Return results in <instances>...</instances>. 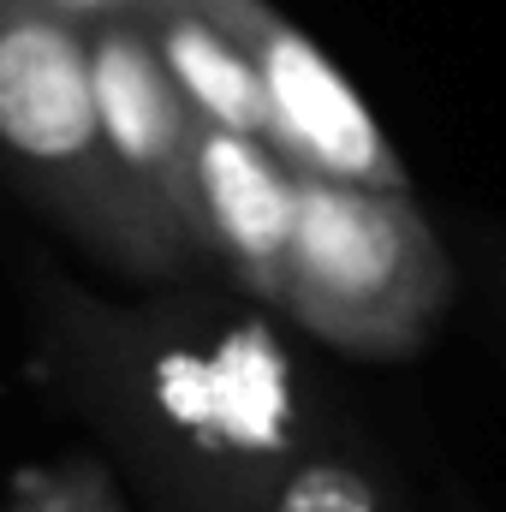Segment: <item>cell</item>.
<instances>
[{"label": "cell", "instance_id": "obj_1", "mask_svg": "<svg viewBox=\"0 0 506 512\" xmlns=\"http://www.w3.org/2000/svg\"><path fill=\"white\" fill-rule=\"evenodd\" d=\"M36 376L96 423L149 512H262L328 441L286 340L209 292L137 310L66 298L42 322Z\"/></svg>", "mask_w": 506, "mask_h": 512}, {"label": "cell", "instance_id": "obj_2", "mask_svg": "<svg viewBox=\"0 0 506 512\" xmlns=\"http://www.w3.org/2000/svg\"><path fill=\"white\" fill-rule=\"evenodd\" d=\"M0 137L18 173L108 262L143 280H185L203 256L155 227L108 161L90 30L54 0H6L0 18Z\"/></svg>", "mask_w": 506, "mask_h": 512}, {"label": "cell", "instance_id": "obj_3", "mask_svg": "<svg viewBox=\"0 0 506 512\" xmlns=\"http://www.w3.org/2000/svg\"><path fill=\"white\" fill-rule=\"evenodd\" d=\"M453 292V268L411 191H370L298 167V233L280 304L352 358H411Z\"/></svg>", "mask_w": 506, "mask_h": 512}, {"label": "cell", "instance_id": "obj_4", "mask_svg": "<svg viewBox=\"0 0 506 512\" xmlns=\"http://www.w3.org/2000/svg\"><path fill=\"white\" fill-rule=\"evenodd\" d=\"M96 60V102L108 131V161L137 209L167 227L185 251L203 256L197 233V114L173 84L155 30L143 18H102L90 30Z\"/></svg>", "mask_w": 506, "mask_h": 512}, {"label": "cell", "instance_id": "obj_5", "mask_svg": "<svg viewBox=\"0 0 506 512\" xmlns=\"http://www.w3.org/2000/svg\"><path fill=\"white\" fill-rule=\"evenodd\" d=\"M191 6H203L262 66L292 167L346 179V185H370V191H405V167H399L387 131L364 108V96L346 84V72H334V60L304 30L274 18L262 0H191Z\"/></svg>", "mask_w": 506, "mask_h": 512}, {"label": "cell", "instance_id": "obj_6", "mask_svg": "<svg viewBox=\"0 0 506 512\" xmlns=\"http://www.w3.org/2000/svg\"><path fill=\"white\" fill-rule=\"evenodd\" d=\"M197 233L203 251L227 262V274L280 304L292 233H298V167L239 131L197 120Z\"/></svg>", "mask_w": 506, "mask_h": 512}, {"label": "cell", "instance_id": "obj_7", "mask_svg": "<svg viewBox=\"0 0 506 512\" xmlns=\"http://www.w3.org/2000/svg\"><path fill=\"white\" fill-rule=\"evenodd\" d=\"M155 42H161V60H167V72L185 90L197 120H209L221 131H239V137H256V143L286 155V131H280L274 96L262 84V66L203 6L155 0Z\"/></svg>", "mask_w": 506, "mask_h": 512}, {"label": "cell", "instance_id": "obj_8", "mask_svg": "<svg viewBox=\"0 0 506 512\" xmlns=\"http://www.w3.org/2000/svg\"><path fill=\"white\" fill-rule=\"evenodd\" d=\"M262 512H399V501L364 453H352L340 441H316L274 483Z\"/></svg>", "mask_w": 506, "mask_h": 512}, {"label": "cell", "instance_id": "obj_9", "mask_svg": "<svg viewBox=\"0 0 506 512\" xmlns=\"http://www.w3.org/2000/svg\"><path fill=\"white\" fill-rule=\"evenodd\" d=\"M6 512H126V501H120L114 471L102 459L78 453L60 465H24L12 477Z\"/></svg>", "mask_w": 506, "mask_h": 512}, {"label": "cell", "instance_id": "obj_10", "mask_svg": "<svg viewBox=\"0 0 506 512\" xmlns=\"http://www.w3.org/2000/svg\"><path fill=\"white\" fill-rule=\"evenodd\" d=\"M60 12H72V18H96V12H108V6H120V0H54Z\"/></svg>", "mask_w": 506, "mask_h": 512}]
</instances>
